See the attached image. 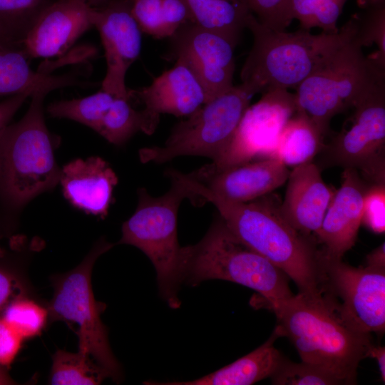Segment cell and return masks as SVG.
Listing matches in <instances>:
<instances>
[{
	"instance_id": "obj_8",
	"label": "cell",
	"mask_w": 385,
	"mask_h": 385,
	"mask_svg": "<svg viewBox=\"0 0 385 385\" xmlns=\"http://www.w3.org/2000/svg\"><path fill=\"white\" fill-rule=\"evenodd\" d=\"M113 244L99 240L74 269L53 280L54 292L47 307L49 319L74 322L78 326V351L90 356L115 382L122 379L121 366L108 341L107 327L101 315L106 304L94 297L91 273L96 260Z\"/></svg>"
},
{
	"instance_id": "obj_36",
	"label": "cell",
	"mask_w": 385,
	"mask_h": 385,
	"mask_svg": "<svg viewBox=\"0 0 385 385\" xmlns=\"http://www.w3.org/2000/svg\"><path fill=\"white\" fill-rule=\"evenodd\" d=\"M24 339L0 317V366L7 367L15 359Z\"/></svg>"
},
{
	"instance_id": "obj_21",
	"label": "cell",
	"mask_w": 385,
	"mask_h": 385,
	"mask_svg": "<svg viewBox=\"0 0 385 385\" xmlns=\"http://www.w3.org/2000/svg\"><path fill=\"white\" fill-rule=\"evenodd\" d=\"M274 329L270 338L252 352L200 378L187 381H145L151 385H250L270 377L282 357L274 346L279 338Z\"/></svg>"
},
{
	"instance_id": "obj_43",
	"label": "cell",
	"mask_w": 385,
	"mask_h": 385,
	"mask_svg": "<svg viewBox=\"0 0 385 385\" xmlns=\"http://www.w3.org/2000/svg\"><path fill=\"white\" fill-rule=\"evenodd\" d=\"M91 7H98L109 0H81Z\"/></svg>"
},
{
	"instance_id": "obj_34",
	"label": "cell",
	"mask_w": 385,
	"mask_h": 385,
	"mask_svg": "<svg viewBox=\"0 0 385 385\" xmlns=\"http://www.w3.org/2000/svg\"><path fill=\"white\" fill-rule=\"evenodd\" d=\"M263 26L284 31L291 24L287 9V0H240Z\"/></svg>"
},
{
	"instance_id": "obj_39",
	"label": "cell",
	"mask_w": 385,
	"mask_h": 385,
	"mask_svg": "<svg viewBox=\"0 0 385 385\" xmlns=\"http://www.w3.org/2000/svg\"><path fill=\"white\" fill-rule=\"evenodd\" d=\"M366 266L385 269V245L381 243L366 257Z\"/></svg>"
},
{
	"instance_id": "obj_19",
	"label": "cell",
	"mask_w": 385,
	"mask_h": 385,
	"mask_svg": "<svg viewBox=\"0 0 385 385\" xmlns=\"http://www.w3.org/2000/svg\"><path fill=\"white\" fill-rule=\"evenodd\" d=\"M128 92L131 100L158 117L163 113L188 117L208 101L197 78L180 61H175L173 68L156 77L149 86Z\"/></svg>"
},
{
	"instance_id": "obj_18",
	"label": "cell",
	"mask_w": 385,
	"mask_h": 385,
	"mask_svg": "<svg viewBox=\"0 0 385 385\" xmlns=\"http://www.w3.org/2000/svg\"><path fill=\"white\" fill-rule=\"evenodd\" d=\"M287 181L282 214L302 234L316 236L335 190L324 183L314 161L293 168Z\"/></svg>"
},
{
	"instance_id": "obj_44",
	"label": "cell",
	"mask_w": 385,
	"mask_h": 385,
	"mask_svg": "<svg viewBox=\"0 0 385 385\" xmlns=\"http://www.w3.org/2000/svg\"><path fill=\"white\" fill-rule=\"evenodd\" d=\"M2 255H3V251L1 248L0 247V256H2Z\"/></svg>"
},
{
	"instance_id": "obj_13",
	"label": "cell",
	"mask_w": 385,
	"mask_h": 385,
	"mask_svg": "<svg viewBox=\"0 0 385 385\" xmlns=\"http://www.w3.org/2000/svg\"><path fill=\"white\" fill-rule=\"evenodd\" d=\"M170 38L171 58L190 69L208 101L234 86L237 45L231 40L193 23L181 26Z\"/></svg>"
},
{
	"instance_id": "obj_10",
	"label": "cell",
	"mask_w": 385,
	"mask_h": 385,
	"mask_svg": "<svg viewBox=\"0 0 385 385\" xmlns=\"http://www.w3.org/2000/svg\"><path fill=\"white\" fill-rule=\"evenodd\" d=\"M348 125L324 144L323 167L356 169L368 185L385 184V82L353 108Z\"/></svg>"
},
{
	"instance_id": "obj_32",
	"label": "cell",
	"mask_w": 385,
	"mask_h": 385,
	"mask_svg": "<svg viewBox=\"0 0 385 385\" xmlns=\"http://www.w3.org/2000/svg\"><path fill=\"white\" fill-rule=\"evenodd\" d=\"M274 385H342L346 382L319 366L302 361L293 362L283 356L270 377Z\"/></svg>"
},
{
	"instance_id": "obj_26",
	"label": "cell",
	"mask_w": 385,
	"mask_h": 385,
	"mask_svg": "<svg viewBox=\"0 0 385 385\" xmlns=\"http://www.w3.org/2000/svg\"><path fill=\"white\" fill-rule=\"evenodd\" d=\"M159 120L143 108H135L129 97H115L96 132L109 143L120 145L138 131L153 134Z\"/></svg>"
},
{
	"instance_id": "obj_6",
	"label": "cell",
	"mask_w": 385,
	"mask_h": 385,
	"mask_svg": "<svg viewBox=\"0 0 385 385\" xmlns=\"http://www.w3.org/2000/svg\"><path fill=\"white\" fill-rule=\"evenodd\" d=\"M170 190L160 197L151 196L145 188L138 191L135 212L123 222L118 244L134 246L151 261L160 295L170 307L179 308L178 293L183 283V247L178 240V212L189 195L175 178L168 177Z\"/></svg>"
},
{
	"instance_id": "obj_28",
	"label": "cell",
	"mask_w": 385,
	"mask_h": 385,
	"mask_svg": "<svg viewBox=\"0 0 385 385\" xmlns=\"http://www.w3.org/2000/svg\"><path fill=\"white\" fill-rule=\"evenodd\" d=\"M52 0H0V36L20 45L43 9Z\"/></svg>"
},
{
	"instance_id": "obj_25",
	"label": "cell",
	"mask_w": 385,
	"mask_h": 385,
	"mask_svg": "<svg viewBox=\"0 0 385 385\" xmlns=\"http://www.w3.org/2000/svg\"><path fill=\"white\" fill-rule=\"evenodd\" d=\"M131 13L141 31L157 38L193 23L185 0H131Z\"/></svg>"
},
{
	"instance_id": "obj_3",
	"label": "cell",
	"mask_w": 385,
	"mask_h": 385,
	"mask_svg": "<svg viewBox=\"0 0 385 385\" xmlns=\"http://www.w3.org/2000/svg\"><path fill=\"white\" fill-rule=\"evenodd\" d=\"M247 29L253 43L240 72L242 84L254 95L272 89H296L355 33L351 18L336 34H313L299 29L276 31L262 25L251 14Z\"/></svg>"
},
{
	"instance_id": "obj_45",
	"label": "cell",
	"mask_w": 385,
	"mask_h": 385,
	"mask_svg": "<svg viewBox=\"0 0 385 385\" xmlns=\"http://www.w3.org/2000/svg\"><path fill=\"white\" fill-rule=\"evenodd\" d=\"M0 41L6 42V41H4V40L1 37V36H0Z\"/></svg>"
},
{
	"instance_id": "obj_27",
	"label": "cell",
	"mask_w": 385,
	"mask_h": 385,
	"mask_svg": "<svg viewBox=\"0 0 385 385\" xmlns=\"http://www.w3.org/2000/svg\"><path fill=\"white\" fill-rule=\"evenodd\" d=\"M108 372L90 356L58 349L53 356L49 382L53 385H97Z\"/></svg>"
},
{
	"instance_id": "obj_16",
	"label": "cell",
	"mask_w": 385,
	"mask_h": 385,
	"mask_svg": "<svg viewBox=\"0 0 385 385\" xmlns=\"http://www.w3.org/2000/svg\"><path fill=\"white\" fill-rule=\"evenodd\" d=\"M368 186L356 169L344 168L340 187L335 190L316 235L326 255L342 259L354 245Z\"/></svg>"
},
{
	"instance_id": "obj_14",
	"label": "cell",
	"mask_w": 385,
	"mask_h": 385,
	"mask_svg": "<svg viewBox=\"0 0 385 385\" xmlns=\"http://www.w3.org/2000/svg\"><path fill=\"white\" fill-rule=\"evenodd\" d=\"M106 61L102 90L115 97H128L125 76L141 51L142 31L131 13V0H109L92 11Z\"/></svg>"
},
{
	"instance_id": "obj_37",
	"label": "cell",
	"mask_w": 385,
	"mask_h": 385,
	"mask_svg": "<svg viewBox=\"0 0 385 385\" xmlns=\"http://www.w3.org/2000/svg\"><path fill=\"white\" fill-rule=\"evenodd\" d=\"M32 94L33 93H20L9 96L0 102V136L14 114Z\"/></svg>"
},
{
	"instance_id": "obj_12",
	"label": "cell",
	"mask_w": 385,
	"mask_h": 385,
	"mask_svg": "<svg viewBox=\"0 0 385 385\" xmlns=\"http://www.w3.org/2000/svg\"><path fill=\"white\" fill-rule=\"evenodd\" d=\"M323 291L340 299L334 301L342 320L357 332L382 334L385 329V269L353 267L342 258L321 250Z\"/></svg>"
},
{
	"instance_id": "obj_17",
	"label": "cell",
	"mask_w": 385,
	"mask_h": 385,
	"mask_svg": "<svg viewBox=\"0 0 385 385\" xmlns=\"http://www.w3.org/2000/svg\"><path fill=\"white\" fill-rule=\"evenodd\" d=\"M289 172L278 160L267 158L235 165L207 175H188L219 197L242 203L272 193L287 182Z\"/></svg>"
},
{
	"instance_id": "obj_24",
	"label": "cell",
	"mask_w": 385,
	"mask_h": 385,
	"mask_svg": "<svg viewBox=\"0 0 385 385\" xmlns=\"http://www.w3.org/2000/svg\"><path fill=\"white\" fill-rule=\"evenodd\" d=\"M193 23L227 37L236 45L252 14L240 0H185Z\"/></svg>"
},
{
	"instance_id": "obj_40",
	"label": "cell",
	"mask_w": 385,
	"mask_h": 385,
	"mask_svg": "<svg viewBox=\"0 0 385 385\" xmlns=\"http://www.w3.org/2000/svg\"><path fill=\"white\" fill-rule=\"evenodd\" d=\"M367 358L376 360L380 370L381 381H385V348L373 344L368 351Z\"/></svg>"
},
{
	"instance_id": "obj_29",
	"label": "cell",
	"mask_w": 385,
	"mask_h": 385,
	"mask_svg": "<svg viewBox=\"0 0 385 385\" xmlns=\"http://www.w3.org/2000/svg\"><path fill=\"white\" fill-rule=\"evenodd\" d=\"M347 0H287L289 21L297 19L299 28L310 31L318 28L322 32L336 34L338 19Z\"/></svg>"
},
{
	"instance_id": "obj_1",
	"label": "cell",
	"mask_w": 385,
	"mask_h": 385,
	"mask_svg": "<svg viewBox=\"0 0 385 385\" xmlns=\"http://www.w3.org/2000/svg\"><path fill=\"white\" fill-rule=\"evenodd\" d=\"M175 176L193 205L211 202L232 233L285 273L299 293L323 292L321 250L312 237L297 231L285 219L281 202L274 195L270 193L247 202H231L214 195L188 174L177 170Z\"/></svg>"
},
{
	"instance_id": "obj_20",
	"label": "cell",
	"mask_w": 385,
	"mask_h": 385,
	"mask_svg": "<svg viewBox=\"0 0 385 385\" xmlns=\"http://www.w3.org/2000/svg\"><path fill=\"white\" fill-rule=\"evenodd\" d=\"M118 180L109 164L98 156L71 161L61 169L60 178L63 195L72 205L103 219Z\"/></svg>"
},
{
	"instance_id": "obj_31",
	"label": "cell",
	"mask_w": 385,
	"mask_h": 385,
	"mask_svg": "<svg viewBox=\"0 0 385 385\" xmlns=\"http://www.w3.org/2000/svg\"><path fill=\"white\" fill-rule=\"evenodd\" d=\"M2 318L24 340L38 335L49 315L47 307L20 295L4 308Z\"/></svg>"
},
{
	"instance_id": "obj_7",
	"label": "cell",
	"mask_w": 385,
	"mask_h": 385,
	"mask_svg": "<svg viewBox=\"0 0 385 385\" xmlns=\"http://www.w3.org/2000/svg\"><path fill=\"white\" fill-rule=\"evenodd\" d=\"M354 36L295 89L297 110L325 136L336 115L352 109L374 87L385 82V66L365 56Z\"/></svg>"
},
{
	"instance_id": "obj_9",
	"label": "cell",
	"mask_w": 385,
	"mask_h": 385,
	"mask_svg": "<svg viewBox=\"0 0 385 385\" xmlns=\"http://www.w3.org/2000/svg\"><path fill=\"white\" fill-rule=\"evenodd\" d=\"M253 96L242 83L233 86L175 125L163 146L140 149V161L160 164L183 155L217 160L232 140Z\"/></svg>"
},
{
	"instance_id": "obj_30",
	"label": "cell",
	"mask_w": 385,
	"mask_h": 385,
	"mask_svg": "<svg viewBox=\"0 0 385 385\" xmlns=\"http://www.w3.org/2000/svg\"><path fill=\"white\" fill-rule=\"evenodd\" d=\"M115 97L101 89L84 98L53 102L48 106L47 111L53 118L70 119L96 132Z\"/></svg>"
},
{
	"instance_id": "obj_11",
	"label": "cell",
	"mask_w": 385,
	"mask_h": 385,
	"mask_svg": "<svg viewBox=\"0 0 385 385\" xmlns=\"http://www.w3.org/2000/svg\"><path fill=\"white\" fill-rule=\"evenodd\" d=\"M297 111L295 94L289 90L277 88L263 93L245 111L222 154L191 173L207 175L249 161L273 158L279 135Z\"/></svg>"
},
{
	"instance_id": "obj_5",
	"label": "cell",
	"mask_w": 385,
	"mask_h": 385,
	"mask_svg": "<svg viewBox=\"0 0 385 385\" xmlns=\"http://www.w3.org/2000/svg\"><path fill=\"white\" fill-rule=\"evenodd\" d=\"M230 281L257 292L264 305L294 295L288 276L240 241L219 216L203 238L183 247V282Z\"/></svg>"
},
{
	"instance_id": "obj_42",
	"label": "cell",
	"mask_w": 385,
	"mask_h": 385,
	"mask_svg": "<svg viewBox=\"0 0 385 385\" xmlns=\"http://www.w3.org/2000/svg\"><path fill=\"white\" fill-rule=\"evenodd\" d=\"M15 381L9 375L4 367L0 366V385L15 384Z\"/></svg>"
},
{
	"instance_id": "obj_33",
	"label": "cell",
	"mask_w": 385,
	"mask_h": 385,
	"mask_svg": "<svg viewBox=\"0 0 385 385\" xmlns=\"http://www.w3.org/2000/svg\"><path fill=\"white\" fill-rule=\"evenodd\" d=\"M356 23L354 39L362 47L375 43L378 50L369 56L385 66V6L352 15Z\"/></svg>"
},
{
	"instance_id": "obj_22",
	"label": "cell",
	"mask_w": 385,
	"mask_h": 385,
	"mask_svg": "<svg viewBox=\"0 0 385 385\" xmlns=\"http://www.w3.org/2000/svg\"><path fill=\"white\" fill-rule=\"evenodd\" d=\"M29 59L21 46L0 41V96L34 93L42 88L53 91L79 83L71 76L35 71L29 66Z\"/></svg>"
},
{
	"instance_id": "obj_38",
	"label": "cell",
	"mask_w": 385,
	"mask_h": 385,
	"mask_svg": "<svg viewBox=\"0 0 385 385\" xmlns=\"http://www.w3.org/2000/svg\"><path fill=\"white\" fill-rule=\"evenodd\" d=\"M18 282L9 270L0 267V312L14 298L21 294L16 293Z\"/></svg>"
},
{
	"instance_id": "obj_23",
	"label": "cell",
	"mask_w": 385,
	"mask_h": 385,
	"mask_svg": "<svg viewBox=\"0 0 385 385\" xmlns=\"http://www.w3.org/2000/svg\"><path fill=\"white\" fill-rule=\"evenodd\" d=\"M325 137L307 114L297 110L284 126L273 158L287 168L313 161L322 150Z\"/></svg>"
},
{
	"instance_id": "obj_35",
	"label": "cell",
	"mask_w": 385,
	"mask_h": 385,
	"mask_svg": "<svg viewBox=\"0 0 385 385\" xmlns=\"http://www.w3.org/2000/svg\"><path fill=\"white\" fill-rule=\"evenodd\" d=\"M361 223L374 233H384L385 185H369L364 197Z\"/></svg>"
},
{
	"instance_id": "obj_4",
	"label": "cell",
	"mask_w": 385,
	"mask_h": 385,
	"mask_svg": "<svg viewBox=\"0 0 385 385\" xmlns=\"http://www.w3.org/2000/svg\"><path fill=\"white\" fill-rule=\"evenodd\" d=\"M51 91L34 92L25 115L9 124L0 136V201L12 211H19L60 182L55 140L43 114V101Z\"/></svg>"
},
{
	"instance_id": "obj_41",
	"label": "cell",
	"mask_w": 385,
	"mask_h": 385,
	"mask_svg": "<svg viewBox=\"0 0 385 385\" xmlns=\"http://www.w3.org/2000/svg\"><path fill=\"white\" fill-rule=\"evenodd\" d=\"M356 3L363 10L385 6V0H356Z\"/></svg>"
},
{
	"instance_id": "obj_2",
	"label": "cell",
	"mask_w": 385,
	"mask_h": 385,
	"mask_svg": "<svg viewBox=\"0 0 385 385\" xmlns=\"http://www.w3.org/2000/svg\"><path fill=\"white\" fill-rule=\"evenodd\" d=\"M265 307L274 313L275 331L289 339L302 361L331 371L346 384L356 383L359 363L373 344L371 336L349 327L331 297L298 292Z\"/></svg>"
},
{
	"instance_id": "obj_15",
	"label": "cell",
	"mask_w": 385,
	"mask_h": 385,
	"mask_svg": "<svg viewBox=\"0 0 385 385\" xmlns=\"http://www.w3.org/2000/svg\"><path fill=\"white\" fill-rule=\"evenodd\" d=\"M93 8L81 0L52 1L21 43L28 57L50 58L64 53L93 26Z\"/></svg>"
}]
</instances>
